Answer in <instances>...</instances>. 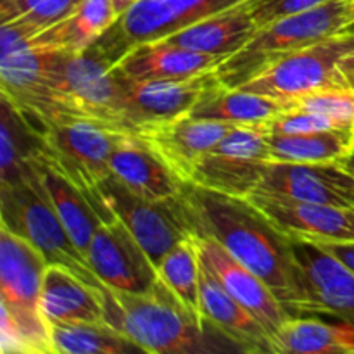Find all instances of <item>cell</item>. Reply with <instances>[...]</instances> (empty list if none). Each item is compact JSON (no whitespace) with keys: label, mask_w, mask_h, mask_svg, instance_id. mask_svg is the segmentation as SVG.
Instances as JSON below:
<instances>
[{"label":"cell","mask_w":354,"mask_h":354,"mask_svg":"<svg viewBox=\"0 0 354 354\" xmlns=\"http://www.w3.org/2000/svg\"><path fill=\"white\" fill-rule=\"evenodd\" d=\"M192 235L216 241L261 277L292 315L290 237L280 232L248 197L213 192L187 182L180 194Z\"/></svg>","instance_id":"cell-1"},{"label":"cell","mask_w":354,"mask_h":354,"mask_svg":"<svg viewBox=\"0 0 354 354\" xmlns=\"http://www.w3.org/2000/svg\"><path fill=\"white\" fill-rule=\"evenodd\" d=\"M106 322L151 354L241 353L223 334L190 311L178 296L156 280L145 292L104 286Z\"/></svg>","instance_id":"cell-2"},{"label":"cell","mask_w":354,"mask_h":354,"mask_svg":"<svg viewBox=\"0 0 354 354\" xmlns=\"http://www.w3.org/2000/svg\"><path fill=\"white\" fill-rule=\"evenodd\" d=\"M47 266V259L37 248L0 228L2 335L21 354H55L52 327L40 308Z\"/></svg>","instance_id":"cell-3"},{"label":"cell","mask_w":354,"mask_h":354,"mask_svg":"<svg viewBox=\"0 0 354 354\" xmlns=\"http://www.w3.org/2000/svg\"><path fill=\"white\" fill-rule=\"evenodd\" d=\"M52 123L88 120L120 133L135 135L124 109V93L114 66L90 45L66 52L50 82Z\"/></svg>","instance_id":"cell-4"},{"label":"cell","mask_w":354,"mask_h":354,"mask_svg":"<svg viewBox=\"0 0 354 354\" xmlns=\"http://www.w3.org/2000/svg\"><path fill=\"white\" fill-rule=\"evenodd\" d=\"M354 30V0H330L259 28L248 45L218 66L223 85L239 86L287 54Z\"/></svg>","instance_id":"cell-5"},{"label":"cell","mask_w":354,"mask_h":354,"mask_svg":"<svg viewBox=\"0 0 354 354\" xmlns=\"http://www.w3.org/2000/svg\"><path fill=\"white\" fill-rule=\"evenodd\" d=\"M0 218L3 228L37 248L48 265L66 266L86 282L104 287L52 206L41 183L37 159L23 178L0 183Z\"/></svg>","instance_id":"cell-6"},{"label":"cell","mask_w":354,"mask_h":354,"mask_svg":"<svg viewBox=\"0 0 354 354\" xmlns=\"http://www.w3.org/2000/svg\"><path fill=\"white\" fill-rule=\"evenodd\" d=\"M239 86L286 100L322 90H354V30L283 55Z\"/></svg>","instance_id":"cell-7"},{"label":"cell","mask_w":354,"mask_h":354,"mask_svg":"<svg viewBox=\"0 0 354 354\" xmlns=\"http://www.w3.org/2000/svg\"><path fill=\"white\" fill-rule=\"evenodd\" d=\"M40 159L71 180L88 196L111 175L109 161L123 135L88 120L48 124L40 133Z\"/></svg>","instance_id":"cell-8"},{"label":"cell","mask_w":354,"mask_h":354,"mask_svg":"<svg viewBox=\"0 0 354 354\" xmlns=\"http://www.w3.org/2000/svg\"><path fill=\"white\" fill-rule=\"evenodd\" d=\"M244 0H137L93 44L113 66L127 52L158 41Z\"/></svg>","instance_id":"cell-9"},{"label":"cell","mask_w":354,"mask_h":354,"mask_svg":"<svg viewBox=\"0 0 354 354\" xmlns=\"http://www.w3.org/2000/svg\"><path fill=\"white\" fill-rule=\"evenodd\" d=\"M292 315L348 318L354 313V272L320 242L290 237Z\"/></svg>","instance_id":"cell-10"},{"label":"cell","mask_w":354,"mask_h":354,"mask_svg":"<svg viewBox=\"0 0 354 354\" xmlns=\"http://www.w3.org/2000/svg\"><path fill=\"white\" fill-rule=\"evenodd\" d=\"M97 194L111 213L127 225L156 268L178 242L194 237L180 196L168 201L144 199L130 192L113 175L99 183Z\"/></svg>","instance_id":"cell-11"},{"label":"cell","mask_w":354,"mask_h":354,"mask_svg":"<svg viewBox=\"0 0 354 354\" xmlns=\"http://www.w3.org/2000/svg\"><path fill=\"white\" fill-rule=\"evenodd\" d=\"M120 80L128 123L135 135L152 124L189 114L207 90L221 85L218 68L189 78L128 80L120 76Z\"/></svg>","instance_id":"cell-12"},{"label":"cell","mask_w":354,"mask_h":354,"mask_svg":"<svg viewBox=\"0 0 354 354\" xmlns=\"http://www.w3.org/2000/svg\"><path fill=\"white\" fill-rule=\"evenodd\" d=\"M85 258L97 279L109 289L145 292L159 279L152 259L118 216L97 228Z\"/></svg>","instance_id":"cell-13"},{"label":"cell","mask_w":354,"mask_h":354,"mask_svg":"<svg viewBox=\"0 0 354 354\" xmlns=\"http://www.w3.org/2000/svg\"><path fill=\"white\" fill-rule=\"evenodd\" d=\"M254 194L292 203L354 207V178L337 165L268 162Z\"/></svg>","instance_id":"cell-14"},{"label":"cell","mask_w":354,"mask_h":354,"mask_svg":"<svg viewBox=\"0 0 354 354\" xmlns=\"http://www.w3.org/2000/svg\"><path fill=\"white\" fill-rule=\"evenodd\" d=\"M196 237V235H194ZM201 261L207 266L214 279L225 287L235 301L242 304L263 327L273 335L289 320L290 311L279 301L265 280L235 259L216 241L207 237H196Z\"/></svg>","instance_id":"cell-15"},{"label":"cell","mask_w":354,"mask_h":354,"mask_svg":"<svg viewBox=\"0 0 354 354\" xmlns=\"http://www.w3.org/2000/svg\"><path fill=\"white\" fill-rule=\"evenodd\" d=\"M237 124L183 114L152 124L138 137L183 180L189 182L197 162L213 151Z\"/></svg>","instance_id":"cell-16"},{"label":"cell","mask_w":354,"mask_h":354,"mask_svg":"<svg viewBox=\"0 0 354 354\" xmlns=\"http://www.w3.org/2000/svg\"><path fill=\"white\" fill-rule=\"evenodd\" d=\"M248 199L289 237L354 244V207L292 203L261 194H252Z\"/></svg>","instance_id":"cell-17"},{"label":"cell","mask_w":354,"mask_h":354,"mask_svg":"<svg viewBox=\"0 0 354 354\" xmlns=\"http://www.w3.org/2000/svg\"><path fill=\"white\" fill-rule=\"evenodd\" d=\"M111 175L130 192L149 201L175 199L183 182L138 135H123L109 161Z\"/></svg>","instance_id":"cell-18"},{"label":"cell","mask_w":354,"mask_h":354,"mask_svg":"<svg viewBox=\"0 0 354 354\" xmlns=\"http://www.w3.org/2000/svg\"><path fill=\"white\" fill-rule=\"evenodd\" d=\"M201 317L241 353L273 354L268 330L225 290L204 263L201 266Z\"/></svg>","instance_id":"cell-19"},{"label":"cell","mask_w":354,"mask_h":354,"mask_svg":"<svg viewBox=\"0 0 354 354\" xmlns=\"http://www.w3.org/2000/svg\"><path fill=\"white\" fill-rule=\"evenodd\" d=\"M40 308L50 325L106 322L104 287L86 282L61 265H48L45 270Z\"/></svg>","instance_id":"cell-20"},{"label":"cell","mask_w":354,"mask_h":354,"mask_svg":"<svg viewBox=\"0 0 354 354\" xmlns=\"http://www.w3.org/2000/svg\"><path fill=\"white\" fill-rule=\"evenodd\" d=\"M37 166L44 189L50 197L52 206L57 211L66 232L73 239L76 248L85 256L97 228L104 221L114 218V214L104 204L102 197L88 196L86 192H83L76 183L66 178L62 173L41 161L40 156L37 158Z\"/></svg>","instance_id":"cell-21"},{"label":"cell","mask_w":354,"mask_h":354,"mask_svg":"<svg viewBox=\"0 0 354 354\" xmlns=\"http://www.w3.org/2000/svg\"><path fill=\"white\" fill-rule=\"evenodd\" d=\"M227 59V55L204 54L158 40L133 47L114 69L128 80H176L216 69Z\"/></svg>","instance_id":"cell-22"},{"label":"cell","mask_w":354,"mask_h":354,"mask_svg":"<svg viewBox=\"0 0 354 354\" xmlns=\"http://www.w3.org/2000/svg\"><path fill=\"white\" fill-rule=\"evenodd\" d=\"M256 31L258 26L249 10V0H244L213 16L204 17L162 40L190 50L230 57L251 41Z\"/></svg>","instance_id":"cell-23"},{"label":"cell","mask_w":354,"mask_h":354,"mask_svg":"<svg viewBox=\"0 0 354 354\" xmlns=\"http://www.w3.org/2000/svg\"><path fill=\"white\" fill-rule=\"evenodd\" d=\"M286 111H289V102L286 99L221 83L207 90L189 114L239 127H268Z\"/></svg>","instance_id":"cell-24"},{"label":"cell","mask_w":354,"mask_h":354,"mask_svg":"<svg viewBox=\"0 0 354 354\" xmlns=\"http://www.w3.org/2000/svg\"><path fill=\"white\" fill-rule=\"evenodd\" d=\"M273 354H354V322L290 317L272 339Z\"/></svg>","instance_id":"cell-25"},{"label":"cell","mask_w":354,"mask_h":354,"mask_svg":"<svg viewBox=\"0 0 354 354\" xmlns=\"http://www.w3.org/2000/svg\"><path fill=\"white\" fill-rule=\"evenodd\" d=\"M268 162L214 147L196 165L189 183L234 197H249L261 183Z\"/></svg>","instance_id":"cell-26"},{"label":"cell","mask_w":354,"mask_h":354,"mask_svg":"<svg viewBox=\"0 0 354 354\" xmlns=\"http://www.w3.org/2000/svg\"><path fill=\"white\" fill-rule=\"evenodd\" d=\"M120 17L114 0H82L71 12L52 26L40 31V37L62 50H86L95 44Z\"/></svg>","instance_id":"cell-27"},{"label":"cell","mask_w":354,"mask_h":354,"mask_svg":"<svg viewBox=\"0 0 354 354\" xmlns=\"http://www.w3.org/2000/svg\"><path fill=\"white\" fill-rule=\"evenodd\" d=\"M354 151L353 131H311V133H272V162L296 165H337Z\"/></svg>","instance_id":"cell-28"},{"label":"cell","mask_w":354,"mask_h":354,"mask_svg":"<svg viewBox=\"0 0 354 354\" xmlns=\"http://www.w3.org/2000/svg\"><path fill=\"white\" fill-rule=\"evenodd\" d=\"M41 154L40 135L23 114L2 97L0 106V183L23 178Z\"/></svg>","instance_id":"cell-29"},{"label":"cell","mask_w":354,"mask_h":354,"mask_svg":"<svg viewBox=\"0 0 354 354\" xmlns=\"http://www.w3.org/2000/svg\"><path fill=\"white\" fill-rule=\"evenodd\" d=\"M50 327L55 354H123L138 349L107 322L55 324Z\"/></svg>","instance_id":"cell-30"},{"label":"cell","mask_w":354,"mask_h":354,"mask_svg":"<svg viewBox=\"0 0 354 354\" xmlns=\"http://www.w3.org/2000/svg\"><path fill=\"white\" fill-rule=\"evenodd\" d=\"M201 254L196 237L178 242L162 256L158 265L159 279L182 299V303L201 317ZM203 318V317H201ZM204 320V318H203Z\"/></svg>","instance_id":"cell-31"},{"label":"cell","mask_w":354,"mask_h":354,"mask_svg":"<svg viewBox=\"0 0 354 354\" xmlns=\"http://www.w3.org/2000/svg\"><path fill=\"white\" fill-rule=\"evenodd\" d=\"M82 0H0L2 23L10 19H21L33 26H52L68 16Z\"/></svg>","instance_id":"cell-32"},{"label":"cell","mask_w":354,"mask_h":354,"mask_svg":"<svg viewBox=\"0 0 354 354\" xmlns=\"http://www.w3.org/2000/svg\"><path fill=\"white\" fill-rule=\"evenodd\" d=\"M289 109L317 111L337 120L348 130L354 131V90L353 88H332L322 92L308 93V95L289 99Z\"/></svg>","instance_id":"cell-33"},{"label":"cell","mask_w":354,"mask_h":354,"mask_svg":"<svg viewBox=\"0 0 354 354\" xmlns=\"http://www.w3.org/2000/svg\"><path fill=\"white\" fill-rule=\"evenodd\" d=\"M272 133H311V131H351L332 116L317 111L289 109L268 124ZM354 133V131H353Z\"/></svg>","instance_id":"cell-34"},{"label":"cell","mask_w":354,"mask_h":354,"mask_svg":"<svg viewBox=\"0 0 354 354\" xmlns=\"http://www.w3.org/2000/svg\"><path fill=\"white\" fill-rule=\"evenodd\" d=\"M330 0H249V10L256 26L263 28L292 14L313 9Z\"/></svg>","instance_id":"cell-35"},{"label":"cell","mask_w":354,"mask_h":354,"mask_svg":"<svg viewBox=\"0 0 354 354\" xmlns=\"http://www.w3.org/2000/svg\"><path fill=\"white\" fill-rule=\"evenodd\" d=\"M320 244L325 245L339 259H342L354 272V244H342V242H320Z\"/></svg>","instance_id":"cell-36"},{"label":"cell","mask_w":354,"mask_h":354,"mask_svg":"<svg viewBox=\"0 0 354 354\" xmlns=\"http://www.w3.org/2000/svg\"><path fill=\"white\" fill-rule=\"evenodd\" d=\"M337 166L342 169V171H346L349 176H353L354 178V151L349 156H346L344 159H341V161L337 162Z\"/></svg>","instance_id":"cell-37"},{"label":"cell","mask_w":354,"mask_h":354,"mask_svg":"<svg viewBox=\"0 0 354 354\" xmlns=\"http://www.w3.org/2000/svg\"><path fill=\"white\" fill-rule=\"evenodd\" d=\"M135 2H137V0H114V3H116L120 14L124 12V10H127L130 6H133Z\"/></svg>","instance_id":"cell-38"},{"label":"cell","mask_w":354,"mask_h":354,"mask_svg":"<svg viewBox=\"0 0 354 354\" xmlns=\"http://www.w3.org/2000/svg\"><path fill=\"white\" fill-rule=\"evenodd\" d=\"M348 320H351V322H354V313H353V315H349V317H348Z\"/></svg>","instance_id":"cell-39"}]
</instances>
